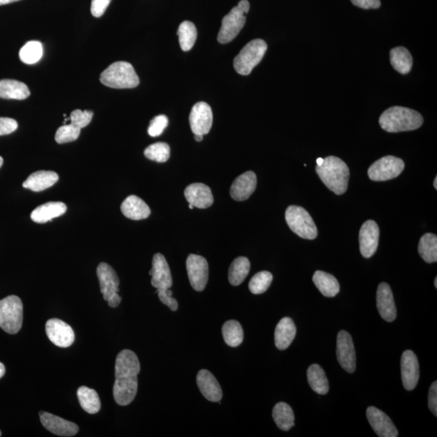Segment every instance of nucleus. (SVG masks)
I'll return each mask as SVG.
<instances>
[{"label": "nucleus", "instance_id": "nucleus-1", "mask_svg": "<svg viewBox=\"0 0 437 437\" xmlns=\"http://www.w3.org/2000/svg\"><path fill=\"white\" fill-rule=\"evenodd\" d=\"M140 363L131 350H122L115 361V383L113 394L115 402L127 406L135 399L138 390V375Z\"/></svg>", "mask_w": 437, "mask_h": 437}, {"label": "nucleus", "instance_id": "nucleus-2", "mask_svg": "<svg viewBox=\"0 0 437 437\" xmlns=\"http://www.w3.org/2000/svg\"><path fill=\"white\" fill-rule=\"evenodd\" d=\"M316 172L321 180L334 194L343 195L348 190L350 177L346 163L337 156H330L323 159L321 165H317Z\"/></svg>", "mask_w": 437, "mask_h": 437}, {"label": "nucleus", "instance_id": "nucleus-3", "mask_svg": "<svg viewBox=\"0 0 437 437\" xmlns=\"http://www.w3.org/2000/svg\"><path fill=\"white\" fill-rule=\"evenodd\" d=\"M379 123L383 130L396 133L416 130L424 123V118L416 110L402 107H393L386 109L381 115Z\"/></svg>", "mask_w": 437, "mask_h": 437}, {"label": "nucleus", "instance_id": "nucleus-4", "mask_svg": "<svg viewBox=\"0 0 437 437\" xmlns=\"http://www.w3.org/2000/svg\"><path fill=\"white\" fill-rule=\"evenodd\" d=\"M101 84L112 89H133L140 84V78L137 76L134 67L131 63L119 61L111 64L101 73Z\"/></svg>", "mask_w": 437, "mask_h": 437}, {"label": "nucleus", "instance_id": "nucleus-5", "mask_svg": "<svg viewBox=\"0 0 437 437\" xmlns=\"http://www.w3.org/2000/svg\"><path fill=\"white\" fill-rule=\"evenodd\" d=\"M23 323V303L17 296H8L0 301V328L6 332H19Z\"/></svg>", "mask_w": 437, "mask_h": 437}, {"label": "nucleus", "instance_id": "nucleus-6", "mask_svg": "<svg viewBox=\"0 0 437 437\" xmlns=\"http://www.w3.org/2000/svg\"><path fill=\"white\" fill-rule=\"evenodd\" d=\"M268 50L266 41L255 39L250 41L234 59L233 66L238 74L250 75L253 69L259 64Z\"/></svg>", "mask_w": 437, "mask_h": 437}, {"label": "nucleus", "instance_id": "nucleus-7", "mask_svg": "<svg viewBox=\"0 0 437 437\" xmlns=\"http://www.w3.org/2000/svg\"><path fill=\"white\" fill-rule=\"evenodd\" d=\"M285 220L290 229L297 235L307 240H315L317 228L311 215L301 206H289L285 213Z\"/></svg>", "mask_w": 437, "mask_h": 437}, {"label": "nucleus", "instance_id": "nucleus-8", "mask_svg": "<svg viewBox=\"0 0 437 437\" xmlns=\"http://www.w3.org/2000/svg\"><path fill=\"white\" fill-rule=\"evenodd\" d=\"M405 164L402 159L386 156L372 164L367 171L370 178L374 182L391 180L402 173Z\"/></svg>", "mask_w": 437, "mask_h": 437}, {"label": "nucleus", "instance_id": "nucleus-9", "mask_svg": "<svg viewBox=\"0 0 437 437\" xmlns=\"http://www.w3.org/2000/svg\"><path fill=\"white\" fill-rule=\"evenodd\" d=\"M186 270L191 287L197 292H202L209 281L208 261L200 255H190L186 259Z\"/></svg>", "mask_w": 437, "mask_h": 437}, {"label": "nucleus", "instance_id": "nucleus-10", "mask_svg": "<svg viewBox=\"0 0 437 437\" xmlns=\"http://www.w3.org/2000/svg\"><path fill=\"white\" fill-rule=\"evenodd\" d=\"M246 21V14L237 6L233 8L223 18L222 25L218 34L220 43L227 44L232 41L240 33Z\"/></svg>", "mask_w": 437, "mask_h": 437}, {"label": "nucleus", "instance_id": "nucleus-11", "mask_svg": "<svg viewBox=\"0 0 437 437\" xmlns=\"http://www.w3.org/2000/svg\"><path fill=\"white\" fill-rule=\"evenodd\" d=\"M337 355L339 365L345 371L349 374L356 371L355 346H354L351 334L346 330H341L338 334Z\"/></svg>", "mask_w": 437, "mask_h": 437}, {"label": "nucleus", "instance_id": "nucleus-12", "mask_svg": "<svg viewBox=\"0 0 437 437\" xmlns=\"http://www.w3.org/2000/svg\"><path fill=\"white\" fill-rule=\"evenodd\" d=\"M45 331L50 340L57 347L67 348L75 341L74 330L63 321L50 319L45 324Z\"/></svg>", "mask_w": 437, "mask_h": 437}, {"label": "nucleus", "instance_id": "nucleus-13", "mask_svg": "<svg viewBox=\"0 0 437 437\" xmlns=\"http://www.w3.org/2000/svg\"><path fill=\"white\" fill-rule=\"evenodd\" d=\"M190 125L195 135L209 134L213 127V114L210 105L206 103H198L191 109Z\"/></svg>", "mask_w": 437, "mask_h": 437}, {"label": "nucleus", "instance_id": "nucleus-14", "mask_svg": "<svg viewBox=\"0 0 437 437\" xmlns=\"http://www.w3.org/2000/svg\"><path fill=\"white\" fill-rule=\"evenodd\" d=\"M379 227L374 220H367L362 225L359 241L361 255L365 259H370L375 254L379 246Z\"/></svg>", "mask_w": 437, "mask_h": 437}, {"label": "nucleus", "instance_id": "nucleus-15", "mask_svg": "<svg viewBox=\"0 0 437 437\" xmlns=\"http://www.w3.org/2000/svg\"><path fill=\"white\" fill-rule=\"evenodd\" d=\"M372 429L380 437H397L398 431L390 418L375 407H370L366 413Z\"/></svg>", "mask_w": 437, "mask_h": 437}, {"label": "nucleus", "instance_id": "nucleus-16", "mask_svg": "<svg viewBox=\"0 0 437 437\" xmlns=\"http://www.w3.org/2000/svg\"><path fill=\"white\" fill-rule=\"evenodd\" d=\"M40 420L45 429L59 436H73L79 431V426L52 414L41 412Z\"/></svg>", "mask_w": 437, "mask_h": 437}, {"label": "nucleus", "instance_id": "nucleus-17", "mask_svg": "<svg viewBox=\"0 0 437 437\" xmlns=\"http://www.w3.org/2000/svg\"><path fill=\"white\" fill-rule=\"evenodd\" d=\"M401 374L404 388L408 391L415 389L420 379V365L416 354L411 350H407L403 354Z\"/></svg>", "mask_w": 437, "mask_h": 437}, {"label": "nucleus", "instance_id": "nucleus-18", "mask_svg": "<svg viewBox=\"0 0 437 437\" xmlns=\"http://www.w3.org/2000/svg\"><path fill=\"white\" fill-rule=\"evenodd\" d=\"M96 274L100 282V292L105 301H108L110 298L116 295L119 292L118 276L116 271L105 262H101L96 269Z\"/></svg>", "mask_w": 437, "mask_h": 437}, {"label": "nucleus", "instance_id": "nucleus-19", "mask_svg": "<svg viewBox=\"0 0 437 437\" xmlns=\"http://www.w3.org/2000/svg\"><path fill=\"white\" fill-rule=\"evenodd\" d=\"M151 285L156 289H167L173 286L171 271L167 259L162 254H156L153 259V268L149 273Z\"/></svg>", "mask_w": 437, "mask_h": 437}, {"label": "nucleus", "instance_id": "nucleus-20", "mask_svg": "<svg viewBox=\"0 0 437 437\" xmlns=\"http://www.w3.org/2000/svg\"><path fill=\"white\" fill-rule=\"evenodd\" d=\"M376 306L381 317L385 321L391 323L396 319V306H395L392 290L388 284L381 283L377 288Z\"/></svg>", "mask_w": 437, "mask_h": 437}, {"label": "nucleus", "instance_id": "nucleus-21", "mask_svg": "<svg viewBox=\"0 0 437 437\" xmlns=\"http://www.w3.org/2000/svg\"><path fill=\"white\" fill-rule=\"evenodd\" d=\"M198 387L204 397L210 402L218 403L223 397L222 389L215 376L206 370L198 372L196 377Z\"/></svg>", "mask_w": 437, "mask_h": 437}, {"label": "nucleus", "instance_id": "nucleus-22", "mask_svg": "<svg viewBox=\"0 0 437 437\" xmlns=\"http://www.w3.org/2000/svg\"><path fill=\"white\" fill-rule=\"evenodd\" d=\"M189 204L197 209H206L213 204L214 198L209 186L202 183H194L188 186L184 192Z\"/></svg>", "mask_w": 437, "mask_h": 437}, {"label": "nucleus", "instance_id": "nucleus-23", "mask_svg": "<svg viewBox=\"0 0 437 437\" xmlns=\"http://www.w3.org/2000/svg\"><path fill=\"white\" fill-rule=\"evenodd\" d=\"M257 186V176L254 172L248 171L236 178L230 188V195L235 201L249 199Z\"/></svg>", "mask_w": 437, "mask_h": 437}, {"label": "nucleus", "instance_id": "nucleus-24", "mask_svg": "<svg viewBox=\"0 0 437 437\" xmlns=\"http://www.w3.org/2000/svg\"><path fill=\"white\" fill-rule=\"evenodd\" d=\"M121 211L127 218L141 220L149 217L151 209L146 202L136 195H130L123 201Z\"/></svg>", "mask_w": 437, "mask_h": 437}, {"label": "nucleus", "instance_id": "nucleus-25", "mask_svg": "<svg viewBox=\"0 0 437 437\" xmlns=\"http://www.w3.org/2000/svg\"><path fill=\"white\" fill-rule=\"evenodd\" d=\"M297 328L290 317H284L279 321L275 331V343L279 350H286L295 339Z\"/></svg>", "mask_w": 437, "mask_h": 437}, {"label": "nucleus", "instance_id": "nucleus-26", "mask_svg": "<svg viewBox=\"0 0 437 437\" xmlns=\"http://www.w3.org/2000/svg\"><path fill=\"white\" fill-rule=\"evenodd\" d=\"M67 211V206L62 202H49L38 206L31 213V219L35 223L45 224L59 217Z\"/></svg>", "mask_w": 437, "mask_h": 437}, {"label": "nucleus", "instance_id": "nucleus-27", "mask_svg": "<svg viewBox=\"0 0 437 437\" xmlns=\"http://www.w3.org/2000/svg\"><path fill=\"white\" fill-rule=\"evenodd\" d=\"M58 181V175L53 171H38L30 175L23 183V187L34 192H40L52 187Z\"/></svg>", "mask_w": 437, "mask_h": 437}, {"label": "nucleus", "instance_id": "nucleus-28", "mask_svg": "<svg viewBox=\"0 0 437 437\" xmlns=\"http://www.w3.org/2000/svg\"><path fill=\"white\" fill-rule=\"evenodd\" d=\"M30 96L29 87L21 81H0V98L3 99L25 100Z\"/></svg>", "mask_w": 437, "mask_h": 437}, {"label": "nucleus", "instance_id": "nucleus-29", "mask_svg": "<svg viewBox=\"0 0 437 437\" xmlns=\"http://www.w3.org/2000/svg\"><path fill=\"white\" fill-rule=\"evenodd\" d=\"M312 281L324 297H334L339 292L340 286L337 279L324 271L317 270L312 276Z\"/></svg>", "mask_w": 437, "mask_h": 437}, {"label": "nucleus", "instance_id": "nucleus-30", "mask_svg": "<svg viewBox=\"0 0 437 437\" xmlns=\"http://www.w3.org/2000/svg\"><path fill=\"white\" fill-rule=\"evenodd\" d=\"M308 383L317 394L325 395L329 391V381L323 367L319 365H312L307 370Z\"/></svg>", "mask_w": 437, "mask_h": 437}, {"label": "nucleus", "instance_id": "nucleus-31", "mask_svg": "<svg viewBox=\"0 0 437 437\" xmlns=\"http://www.w3.org/2000/svg\"><path fill=\"white\" fill-rule=\"evenodd\" d=\"M391 65L403 75L410 72L413 65V58L409 50L405 47H399L391 50Z\"/></svg>", "mask_w": 437, "mask_h": 437}, {"label": "nucleus", "instance_id": "nucleus-32", "mask_svg": "<svg viewBox=\"0 0 437 437\" xmlns=\"http://www.w3.org/2000/svg\"><path fill=\"white\" fill-rule=\"evenodd\" d=\"M273 416L276 425L279 429L287 431L295 425V416L291 407L285 403H279L275 405Z\"/></svg>", "mask_w": 437, "mask_h": 437}, {"label": "nucleus", "instance_id": "nucleus-33", "mask_svg": "<svg viewBox=\"0 0 437 437\" xmlns=\"http://www.w3.org/2000/svg\"><path fill=\"white\" fill-rule=\"evenodd\" d=\"M77 397L79 399L81 406L84 410L94 415L100 412L101 407L99 395L96 391L81 386L77 390Z\"/></svg>", "mask_w": 437, "mask_h": 437}, {"label": "nucleus", "instance_id": "nucleus-34", "mask_svg": "<svg viewBox=\"0 0 437 437\" xmlns=\"http://www.w3.org/2000/svg\"><path fill=\"white\" fill-rule=\"evenodd\" d=\"M251 270L250 260L246 257H238L232 262L228 270L229 283L238 286L243 283Z\"/></svg>", "mask_w": 437, "mask_h": 437}, {"label": "nucleus", "instance_id": "nucleus-35", "mask_svg": "<svg viewBox=\"0 0 437 437\" xmlns=\"http://www.w3.org/2000/svg\"><path fill=\"white\" fill-rule=\"evenodd\" d=\"M222 334L225 343L232 348L240 346L244 339L242 326L235 320L226 321L222 328Z\"/></svg>", "mask_w": 437, "mask_h": 437}, {"label": "nucleus", "instance_id": "nucleus-36", "mask_svg": "<svg viewBox=\"0 0 437 437\" xmlns=\"http://www.w3.org/2000/svg\"><path fill=\"white\" fill-rule=\"evenodd\" d=\"M418 254L427 264L437 261V237L434 233H426L418 244Z\"/></svg>", "mask_w": 437, "mask_h": 437}, {"label": "nucleus", "instance_id": "nucleus-37", "mask_svg": "<svg viewBox=\"0 0 437 437\" xmlns=\"http://www.w3.org/2000/svg\"><path fill=\"white\" fill-rule=\"evenodd\" d=\"M178 35L182 50L183 52H189L195 43L197 39L196 27L191 21H183L178 28Z\"/></svg>", "mask_w": 437, "mask_h": 437}, {"label": "nucleus", "instance_id": "nucleus-38", "mask_svg": "<svg viewBox=\"0 0 437 437\" xmlns=\"http://www.w3.org/2000/svg\"><path fill=\"white\" fill-rule=\"evenodd\" d=\"M43 55V44L38 41H28L20 50L21 61L26 64L38 63Z\"/></svg>", "mask_w": 437, "mask_h": 437}, {"label": "nucleus", "instance_id": "nucleus-39", "mask_svg": "<svg viewBox=\"0 0 437 437\" xmlns=\"http://www.w3.org/2000/svg\"><path fill=\"white\" fill-rule=\"evenodd\" d=\"M273 280V275L269 271H261L253 276L249 284L250 291L255 295L264 293L268 291Z\"/></svg>", "mask_w": 437, "mask_h": 437}, {"label": "nucleus", "instance_id": "nucleus-40", "mask_svg": "<svg viewBox=\"0 0 437 437\" xmlns=\"http://www.w3.org/2000/svg\"><path fill=\"white\" fill-rule=\"evenodd\" d=\"M145 156L156 162H167L170 158V147L167 142H156L145 150Z\"/></svg>", "mask_w": 437, "mask_h": 437}, {"label": "nucleus", "instance_id": "nucleus-41", "mask_svg": "<svg viewBox=\"0 0 437 437\" xmlns=\"http://www.w3.org/2000/svg\"><path fill=\"white\" fill-rule=\"evenodd\" d=\"M81 131V129L72 125L71 123L62 126L58 129L56 134H55V141L61 145L75 141L79 138Z\"/></svg>", "mask_w": 437, "mask_h": 437}, {"label": "nucleus", "instance_id": "nucleus-42", "mask_svg": "<svg viewBox=\"0 0 437 437\" xmlns=\"http://www.w3.org/2000/svg\"><path fill=\"white\" fill-rule=\"evenodd\" d=\"M93 117L94 112L90 111V110L82 111L81 109H76L71 114V124L76 127L82 129L89 125Z\"/></svg>", "mask_w": 437, "mask_h": 437}, {"label": "nucleus", "instance_id": "nucleus-43", "mask_svg": "<svg viewBox=\"0 0 437 437\" xmlns=\"http://www.w3.org/2000/svg\"><path fill=\"white\" fill-rule=\"evenodd\" d=\"M169 123L168 118L165 115H158L151 121L149 127V135L151 137H158L162 134Z\"/></svg>", "mask_w": 437, "mask_h": 437}, {"label": "nucleus", "instance_id": "nucleus-44", "mask_svg": "<svg viewBox=\"0 0 437 437\" xmlns=\"http://www.w3.org/2000/svg\"><path fill=\"white\" fill-rule=\"evenodd\" d=\"M156 292L158 293L160 301L167 306L172 311H176L178 309V303L172 297L173 292L169 288L158 289Z\"/></svg>", "mask_w": 437, "mask_h": 437}, {"label": "nucleus", "instance_id": "nucleus-45", "mask_svg": "<svg viewBox=\"0 0 437 437\" xmlns=\"http://www.w3.org/2000/svg\"><path fill=\"white\" fill-rule=\"evenodd\" d=\"M18 123L15 119L0 118V136L11 134L17 130Z\"/></svg>", "mask_w": 437, "mask_h": 437}, {"label": "nucleus", "instance_id": "nucleus-46", "mask_svg": "<svg viewBox=\"0 0 437 437\" xmlns=\"http://www.w3.org/2000/svg\"><path fill=\"white\" fill-rule=\"evenodd\" d=\"M111 0H92L91 12L95 17H100L107 11Z\"/></svg>", "mask_w": 437, "mask_h": 437}, {"label": "nucleus", "instance_id": "nucleus-47", "mask_svg": "<svg viewBox=\"0 0 437 437\" xmlns=\"http://www.w3.org/2000/svg\"><path fill=\"white\" fill-rule=\"evenodd\" d=\"M429 407L430 411L435 416H437V383L434 381L431 384L429 394Z\"/></svg>", "mask_w": 437, "mask_h": 437}, {"label": "nucleus", "instance_id": "nucleus-48", "mask_svg": "<svg viewBox=\"0 0 437 437\" xmlns=\"http://www.w3.org/2000/svg\"><path fill=\"white\" fill-rule=\"evenodd\" d=\"M354 6L363 9H376L381 7L380 0H351Z\"/></svg>", "mask_w": 437, "mask_h": 437}, {"label": "nucleus", "instance_id": "nucleus-49", "mask_svg": "<svg viewBox=\"0 0 437 437\" xmlns=\"http://www.w3.org/2000/svg\"><path fill=\"white\" fill-rule=\"evenodd\" d=\"M121 301H122V298L120 296L118 295V293L116 294V295L110 298L107 302L109 307L117 308L119 305H120Z\"/></svg>", "mask_w": 437, "mask_h": 437}, {"label": "nucleus", "instance_id": "nucleus-50", "mask_svg": "<svg viewBox=\"0 0 437 437\" xmlns=\"http://www.w3.org/2000/svg\"><path fill=\"white\" fill-rule=\"evenodd\" d=\"M237 7L245 14L249 12L251 8L250 3L248 0H242V1L239 2Z\"/></svg>", "mask_w": 437, "mask_h": 437}, {"label": "nucleus", "instance_id": "nucleus-51", "mask_svg": "<svg viewBox=\"0 0 437 437\" xmlns=\"http://www.w3.org/2000/svg\"><path fill=\"white\" fill-rule=\"evenodd\" d=\"M6 374V366L3 365L1 362H0V379Z\"/></svg>", "mask_w": 437, "mask_h": 437}, {"label": "nucleus", "instance_id": "nucleus-52", "mask_svg": "<svg viewBox=\"0 0 437 437\" xmlns=\"http://www.w3.org/2000/svg\"><path fill=\"white\" fill-rule=\"evenodd\" d=\"M20 1V0H0V6H6V4Z\"/></svg>", "mask_w": 437, "mask_h": 437}, {"label": "nucleus", "instance_id": "nucleus-53", "mask_svg": "<svg viewBox=\"0 0 437 437\" xmlns=\"http://www.w3.org/2000/svg\"><path fill=\"white\" fill-rule=\"evenodd\" d=\"M204 139V136L202 135H195V140L197 142H201Z\"/></svg>", "mask_w": 437, "mask_h": 437}, {"label": "nucleus", "instance_id": "nucleus-54", "mask_svg": "<svg viewBox=\"0 0 437 437\" xmlns=\"http://www.w3.org/2000/svg\"><path fill=\"white\" fill-rule=\"evenodd\" d=\"M323 163V158H317V165H321V164Z\"/></svg>", "mask_w": 437, "mask_h": 437}, {"label": "nucleus", "instance_id": "nucleus-55", "mask_svg": "<svg viewBox=\"0 0 437 437\" xmlns=\"http://www.w3.org/2000/svg\"><path fill=\"white\" fill-rule=\"evenodd\" d=\"M434 188L436 190V189H437V178L436 177L435 178V180H434Z\"/></svg>", "mask_w": 437, "mask_h": 437}, {"label": "nucleus", "instance_id": "nucleus-56", "mask_svg": "<svg viewBox=\"0 0 437 437\" xmlns=\"http://www.w3.org/2000/svg\"><path fill=\"white\" fill-rule=\"evenodd\" d=\"M3 164V159L1 158V156H0V168L2 167Z\"/></svg>", "mask_w": 437, "mask_h": 437}, {"label": "nucleus", "instance_id": "nucleus-57", "mask_svg": "<svg viewBox=\"0 0 437 437\" xmlns=\"http://www.w3.org/2000/svg\"><path fill=\"white\" fill-rule=\"evenodd\" d=\"M194 208H195V206H193V205H192V204H189V209H194Z\"/></svg>", "mask_w": 437, "mask_h": 437}, {"label": "nucleus", "instance_id": "nucleus-58", "mask_svg": "<svg viewBox=\"0 0 437 437\" xmlns=\"http://www.w3.org/2000/svg\"><path fill=\"white\" fill-rule=\"evenodd\" d=\"M435 288H437V278L435 279Z\"/></svg>", "mask_w": 437, "mask_h": 437}, {"label": "nucleus", "instance_id": "nucleus-59", "mask_svg": "<svg viewBox=\"0 0 437 437\" xmlns=\"http://www.w3.org/2000/svg\"><path fill=\"white\" fill-rule=\"evenodd\" d=\"M2 436V431H0V436Z\"/></svg>", "mask_w": 437, "mask_h": 437}]
</instances>
